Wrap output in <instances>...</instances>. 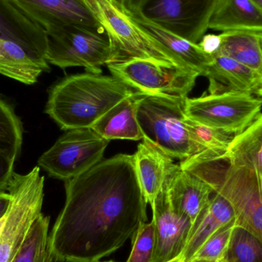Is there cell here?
Segmentation results:
<instances>
[{"label":"cell","mask_w":262,"mask_h":262,"mask_svg":"<svg viewBox=\"0 0 262 262\" xmlns=\"http://www.w3.org/2000/svg\"><path fill=\"white\" fill-rule=\"evenodd\" d=\"M64 183L66 203L49 235L52 261H100L147 220L134 155L101 160Z\"/></svg>","instance_id":"cell-1"},{"label":"cell","mask_w":262,"mask_h":262,"mask_svg":"<svg viewBox=\"0 0 262 262\" xmlns=\"http://www.w3.org/2000/svg\"><path fill=\"white\" fill-rule=\"evenodd\" d=\"M135 92L114 76L89 72L71 75L51 89L46 113L62 130L91 128Z\"/></svg>","instance_id":"cell-2"},{"label":"cell","mask_w":262,"mask_h":262,"mask_svg":"<svg viewBox=\"0 0 262 262\" xmlns=\"http://www.w3.org/2000/svg\"><path fill=\"white\" fill-rule=\"evenodd\" d=\"M180 166L200 177L233 207L237 226L262 243V186L252 171L231 166L226 160L192 157Z\"/></svg>","instance_id":"cell-3"},{"label":"cell","mask_w":262,"mask_h":262,"mask_svg":"<svg viewBox=\"0 0 262 262\" xmlns=\"http://www.w3.org/2000/svg\"><path fill=\"white\" fill-rule=\"evenodd\" d=\"M186 98L145 95L137 111L143 140L152 143L171 158L181 161L203 152L191 138L186 127Z\"/></svg>","instance_id":"cell-4"},{"label":"cell","mask_w":262,"mask_h":262,"mask_svg":"<svg viewBox=\"0 0 262 262\" xmlns=\"http://www.w3.org/2000/svg\"><path fill=\"white\" fill-rule=\"evenodd\" d=\"M44 180L38 166L26 175L14 173L8 189L10 205L0 219V262H12L31 226L41 213Z\"/></svg>","instance_id":"cell-5"},{"label":"cell","mask_w":262,"mask_h":262,"mask_svg":"<svg viewBox=\"0 0 262 262\" xmlns=\"http://www.w3.org/2000/svg\"><path fill=\"white\" fill-rule=\"evenodd\" d=\"M49 64L64 69L84 67L101 74V66L118 61V54L107 32H97L78 26H64L46 32Z\"/></svg>","instance_id":"cell-6"},{"label":"cell","mask_w":262,"mask_h":262,"mask_svg":"<svg viewBox=\"0 0 262 262\" xmlns=\"http://www.w3.org/2000/svg\"><path fill=\"white\" fill-rule=\"evenodd\" d=\"M88 2L118 52L117 62L140 59L180 68L169 51L143 30L127 12L118 9L110 0Z\"/></svg>","instance_id":"cell-7"},{"label":"cell","mask_w":262,"mask_h":262,"mask_svg":"<svg viewBox=\"0 0 262 262\" xmlns=\"http://www.w3.org/2000/svg\"><path fill=\"white\" fill-rule=\"evenodd\" d=\"M262 112V99L251 93L226 92L187 98L185 113L189 119L235 136L252 124Z\"/></svg>","instance_id":"cell-8"},{"label":"cell","mask_w":262,"mask_h":262,"mask_svg":"<svg viewBox=\"0 0 262 262\" xmlns=\"http://www.w3.org/2000/svg\"><path fill=\"white\" fill-rule=\"evenodd\" d=\"M108 143L92 128L68 130L40 157L38 166L50 177L66 181L100 163Z\"/></svg>","instance_id":"cell-9"},{"label":"cell","mask_w":262,"mask_h":262,"mask_svg":"<svg viewBox=\"0 0 262 262\" xmlns=\"http://www.w3.org/2000/svg\"><path fill=\"white\" fill-rule=\"evenodd\" d=\"M107 68L114 77L146 95L187 98L200 76L192 71L140 59L112 63Z\"/></svg>","instance_id":"cell-10"},{"label":"cell","mask_w":262,"mask_h":262,"mask_svg":"<svg viewBox=\"0 0 262 262\" xmlns=\"http://www.w3.org/2000/svg\"><path fill=\"white\" fill-rule=\"evenodd\" d=\"M218 0H148L140 13L166 30L198 43Z\"/></svg>","instance_id":"cell-11"},{"label":"cell","mask_w":262,"mask_h":262,"mask_svg":"<svg viewBox=\"0 0 262 262\" xmlns=\"http://www.w3.org/2000/svg\"><path fill=\"white\" fill-rule=\"evenodd\" d=\"M152 210L156 235L152 262H168L181 256L192 223L188 217L178 213L172 208L166 177Z\"/></svg>","instance_id":"cell-12"},{"label":"cell","mask_w":262,"mask_h":262,"mask_svg":"<svg viewBox=\"0 0 262 262\" xmlns=\"http://www.w3.org/2000/svg\"><path fill=\"white\" fill-rule=\"evenodd\" d=\"M29 18L47 31L78 26L106 32L88 0H12Z\"/></svg>","instance_id":"cell-13"},{"label":"cell","mask_w":262,"mask_h":262,"mask_svg":"<svg viewBox=\"0 0 262 262\" xmlns=\"http://www.w3.org/2000/svg\"><path fill=\"white\" fill-rule=\"evenodd\" d=\"M171 205L176 212L194 223L210 201L213 189L200 177L172 163L166 176Z\"/></svg>","instance_id":"cell-14"},{"label":"cell","mask_w":262,"mask_h":262,"mask_svg":"<svg viewBox=\"0 0 262 262\" xmlns=\"http://www.w3.org/2000/svg\"><path fill=\"white\" fill-rule=\"evenodd\" d=\"M0 38L15 41L33 55L47 60L46 30L12 0H0Z\"/></svg>","instance_id":"cell-15"},{"label":"cell","mask_w":262,"mask_h":262,"mask_svg":"<svg viewBox=\"0 0 262 262\" xmlns=\"http://www.w3.org/2000/svg\"><path fill=\"white\" fill-rule=\"evenodd\" d=\"M130 15L143 30L169 51L180 69L192 71L200 76L205 77L213 59L212 56L203 52L198 43L188 41L166 30L148 19L140 12Z\"/></svg>","instance_id":"cell-16"},{"label":"cell","mask_w":262,"mask_h":262,"mask_svg":"<svg viewBox=\"0 0 262 262\" xmlns=\"http://www.w3.org/2000/svg\"><path fill=\"white\" fill-rule=\"evenodd\" d=\"M212 57L213 61L205 75L209 81V94L241 92L261 98L262 78L255 71L225 55Z\"/></svg>","instance_id":"cell-17"},{"label":"cell","mask_w":262,"mask_h":262,"mask_svg":"<svg viewBox=\"0 0 262 262\" xmlns=\"http://www.w3.org/2000/svg\"><path fill=\"white\" fill-rule=\"evenodd\" d=\"M141 92L123 100L104 114L91 128L105 140H143L137 111L145 96Z\"/></svg>","instance_id":"cell-18"},{"label":"cell","mask_w":262,"mask_h":262,"mask_svg":"<svg viewBox=\"0 0 262 262\" xmlns=\"http://www.w3.org/2000/svg\"><path fill=\"white\" fill-rule=\"evenodd\" d=\"M134 155L142 192L146 203L152 208L173 160L145 140L138 145L137 152Z\"/></svg>","instance_id":"cell-19"},{"label":"cell","mask_w":262,"mask_h":262,"mask_svg":"<svg viewBox=\"0 0 262 262\" xmlns=\"http://www.w3.org/2000/svg\"><path fill=\"white\" fill-rule=\"evenodd\" d=\"M235 220V212L230 203L220 194L214 193L207 206L192 223L186 248L182 254L184 261H190L217 229Z\"/></svg>","instance_id":"cell-20"},{"label":"cell","mask_w":262,"mask_h":262,"mask_svg":"<svg viewBox=\"0 0 262 262\" xmlns=\"http://www.w3.org/2000/svg\"><path fill=\"white\" fill-rule=\"evenodd\" d=\"M209 29L262 32V10L252 0H218Z\"/></svg>","instance_id":"cell-21"},{"label":"cell","mask_w":262,"mask_h":262,"mask_svg":"<svg viewBox=\"0 0 262 262\" xmlns=\"http://www.w3.org/2000/svg\"><path fill=\"white\" fill-rule=\"evenodd\" d=\"M49 70L47 60L33 55L15 41L0 38L1 75L31 85Z\"/></svg>","instance_id":"cell-22"},{"label":"cell","mask_w":262,"mask_h":262,"mask_svg":"<svg viewBox=\"0 0 262 262\" xmlns=\"http://www.w3.org/2000/svg\"><path fill=\"white\" fill-rule=\"evenodd\" d=\"M224 160L231 166L253 172L262 186V113L233 137Z\"/></svg>","instance_id":"cell-23"},{"label":"cell","mask_w":262,"mask_h":262,"mask_svg":"<svg viewBox=\"0 0 262 262\" xmlns=\"http://www.w3.org/2000/svg\"><path fill=\"white\" fill-rule=\"evenodd\" d=\"M220 35L221 47L216 54L233 58L262 78V46L258 32L232 31Z\"/></svg>","instance_id":"cell-24"},{"label":"cell","mask_w":262,"mask_h":262,"mask_svg":"<svg viewBox=\"0 0 262 262\" xmlns=\"http://www.w3.org/2000/svg\"><path fill=\"white\" fill-rule=\"evenodd\" d=\"M49 217L42 213L37 217L12 262L53 261L49 247Z\"/></svg>","instance_id":"cell-25"},{"label":"cell","mask_w":262,"mask_h":262,"mask_svg":"<svg viewBox=\"0 0 262 262\" xmlns=\"http://www.w3.org/2000/svg\"><path fill=\"white\" fill-rule=\"evenodd\" d=\"M186 123L191 138L203 152H212L225 160L226 151L229 149L234 136L219 129L199 124L187 117Z\"/></svg>","instance_id":"cell-26"},{"label":"cell","mask_w":262,"mask_h":262,"mask_svg":"<svg viewBox=\"0 0 262 262\" xmlns=\"http://www.w3.org/2000/svg\"><path fill=\"white\" fill-rule=\"evenodd\" d=\"M224 262H262V243L240 226H235Z\"/></svg>","instance_id":"cell-27"},{"label":"cell","mask_w":262,"mask_h":262,"mask_svg":"<svg viewBox=\"0 0 262 262\" xmlns=\"http://www.w3.org/2000/svg\"><path fill=\"white\" fill-rule=\"evenodd\" d=\"M23 140V124L14 109L0 98V146L19 156Z\"/></svg>","instance_id":"cell-28"},{"label":"cell","mask_w":262,"mask_h":262,"mask_svg":"<svg viewBox=\"0 0 262 262\" xmlns=\"http://www.w3.org/2000/svg\"><path fill=\"white\" fill-rule=\"evenodd\" d=\"M236 226L235 220L217 229L201 246L192 260L204 259L209 261H223L234 229ZM191 260V261H192Z\"/></svg>","instance_id":"cell-29"},{"label":"cell","mask_w":262,"mask_h":262,"mask_svg":"<svg viewBox=\"0 0 262 262\" xmlns=\"http://www.w3.org/2000/svg\"><path fill=\"white\" fill-rule=\"evenodd\" d=\"M132 238V250L126 262H152L156 246L154 222L142 223Z\"/></svg>","instance_id":"cell-30"},{"label":"cell","mask_w":262,"mask_h":262,"mask_svg":"<svg viewBox=\"0 0 262 262\" xmlns=\"http://www.w3.org/2000/svg\"><path fill=\"white\" fill-rule=\"evenodd\" d=\"M18 156L0 146V192L9 189L14 173V163Z\"/></svg>","instance_id":"cell-31"},{"label":"cell","mask_w":262,"mask_h":262,"mask_svg":"<svg viewBox=\"0 0 262 262\" xmlns=\"http://www.w3.org/2000/svg\"><path fill=\"white\" fill-rule=\"evenodd\" d=\"M221 44L222 38L220 34H206L198 42L199 46L203 49V52L210 56H213L220 51Z\"/></svg>","instance_id":"cell-32"},{"label":"cell","mask_w":262,"mask_h":262,"mask_svg":"<svg viewBox=\"0 0 262 262\" xmlns=\"http://www.w3.org/2000/svg\"><path fill=\"white\" fill-rule=\"evenodd\" d=\"M148 0H124V9L129 15H135L141 12Z\"/></svg>","instance_id":"cell-33"},{"label":"cell","mask_w":262,"mask_h":262,"mask_svg":"<svg viewBox=\"0 0 262 262\" xmlns=\"http://www.w3.org/2000/svg\"><path fill=\"white\" fill-rule=\"evenodd\" d=\"M11 195L9 192H0V219L7 212L10 205Z\"/></svg>","instance_id":"cell-34"},{"label":"cell","mask_w":262,"mask_h":262,"mask_svg":"<svg viewBox=\"0 0 262 262\" xmlns=\"http://www.w3.org/2000/svg\"><path fill=\"white\" fill-rule=\"evenodd\" d=\"M110 1L112 2L114 5H115L118 9L126 12L125 9H124V0H110Z\"/></svg>","instance_id":"cell-35"},{"label":"cell","mask_w":262,"mask_h":262,"mask_svg":"<svg viewBox=\"0 0 262 262\" xmlns=\"http://www.w3.org/2000/svg\"><path fill=\"white\" fill-rule=\"evenodd\" d=\"M189 262H224V261H209V260H204V259H194L192 260V261Z\"/></svg>","instance_id":"cell-36"},{"label":"cell","mask_w":262,"mask_h":262,"mask_svg":"<svg viewBox=\"0 0 262 262\" xmlns=\"http://www.w3.org/2000/svg\"><path fill=\"white\" fill-rule=\"evenodd\" d=\"M257 6L262 10V0H252Z\"/></svg>","instance_id":"cell-37"},{"label":"cell","mask_w":262,"mask_h":262,"mask_svg":"<svg viewBox=\"0 0 262 262\" xmlns=\"http://www.w3.org/2000/svg\"><path fill=\"white\" fill-rule=\"evenodd\" d=\"M168 262H185L184 260H183V257L180 256L178 258H175V259L172 260V261H169Z\"/></svg>","instance_id":"cell-38"},{"label":"cell","mask_w":262,"mask_h":262,"mask_svg":"<svg viewBox=\"0 0 262 262\" xmlns=\"http://www.w3.org/2000/svg\"><path fill=\"white\" fill-rule=\"evenodd\" d=\"M258 34H259L260 39H261V46H262V32H258ZM261 98L262 99V96H261Z\"/></svg>","instance_id":"cell-39"},{"label":"cell","mask_w":262,"mask_h":262,"mask_svg":"<svg viewBox=\"0 0 262 262\" xmlns=\"http://www.w3.org/2000/svg\"><path fill=\"white\" fill-rule=\"evenodd\" d=\"M93 262H116V261H101V260H100V261H93Z\"/></svg>","instance_id":"cell-40"}]
</instances>
